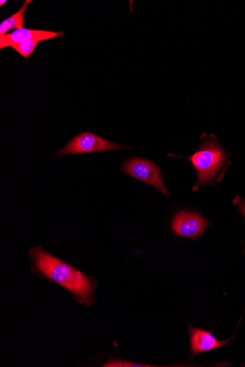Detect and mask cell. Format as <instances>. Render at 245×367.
<instances>
[{"label":"cell","mask_w":245,"mask_h":367,"mask_svg":"<svg viewBox=\"0 0 245 367\" xmlns=\"http://www.w3.org/2000/svg\"><path fill=\"white\" fill-rule=\"evenodd\" d=\"M41 41H43L39 38L31 39L19 44H17V45H14L11 48H13L16 52L20 54L22 57L25 58V59H28Z\"/></svg>","instance_id":"obj_9"},{"label":"cell","mask_w":245,"mask_h":367,"mask_svg":"<svg viewBox=\"0 0 245 367\" xmlns=\"http://www.w3.org/2000/svg\"><path fill=\"white\" fill-rule=\"evenodd\" d=\"M187 159L191 161L198 173L197 186L199 187L213 179L224 164L226 154L217 144L207 141Z\"/></svg>","instance_id":"obj_2"},{"label":"cell","mask_w":245,"mask_h":367,"mask_svg":"<svg viewBox=\"0 0 245 367\" xmlns=\"http://www.w3.org/2000/svg\"><path fill=\"white\" fill-rule=\"evenodd\" d=\"M29 254L32 271L36 275L65 288L77 303L86 306L94 303L97 281L94 277L76 270L41 246L32 248Z\"/></svg>","instance_id":"obj_1"},{"label":"cell","mask_w":245,"mask_h":367,"mask_svg":"<svg viewBox=\"0 0 245 367\" xmlns=\"http://www.w3.org/2000/svg\"><path fill=\"white\" fill-rule=\"evenodd\" d=\"M63 36L64 33L61 31L39 30L24 27L15 30L13 32L8 33L6 36L0 37V48L3 49L6 47H12L17 45V44L34 38H39L43 41Z\"/></svg>","instance_id":"obj_5"},{"label":"cell","mask_w":245,"mask_h":367,"mask_svg":"<svg viewBox=\"0 0 245 367\" xmlns=\"http://www.w3.org/2000/svg\"><path fill=\"white\" fill-rule=\"evenodd\" d=\"M129 148L114 142L109 141L91 132H84L74 137L65 147L54 155H78L94 152L129 149Z\"/></svg>","instance_id":"obj_3"},{"label":"cell","mask_w":245,"mask_h":367,"mask_svg":"<svg viewBox=\"0 0 245 367\" xmlns=\"http://www.w3.org/2000/svg\"><path fill=\"white\" fill-rule=\"evenodd\" d=\"M31 3V0H27L17 13L1 22L0 24V37L7 35L11 30L24 28L26 10Z\"/></svg>","instance_id":"obj_8"},{"label":"cell","mask_w":245,"mask_h":367,"mask_svg":"<svg viewBox=\"0 0 245 367\" xmlns=\"http://www.w3.org/2000/svg\"><path fill=\"white\" fill-rule=\"evenodd\" d=\"M241 210H242V212L243 213V214L245 216V203H242L240 204V206H239Z\"/></svg>","instance_id":"obj_10"},{"label":"cell","mask_w":245,"mask_h":367,"mask_svg":"<svg viewBox=\"0 0 245 367\" xmlns=\"http://www.w3.org/2000/svg\"><path fill=\"white\" fill-rule=\"evenodd\" d=\"M122 170L135 179L158 188L164 194L170 197L159 166L153 162L140 158H132L125 163Z\"/></svg>","instance_id":"obj_4"},{"label":"cell","mask_w":245,"mask_h":367,"mask_svg":"<svg viewBox=\"0 0 245 367\" xmlns=\"http://www.w3.org/2000/svg\"><path fill=\"white\" fill-rule=\"evenodd\" d=\"M173 230L182 237L196 238L206 227V221L197 214L181 212L175 215L172 225Z\"/></svg>","instance_id":"obj_6"},{"label":"cell","mask_w":245,"mask_h":367,"mask_svg":"<svg viewBox=\"0 0 245 367\" xmlns=\"http://www.w3.org/2000/svg\"><path fill=\"white\" fill-rule=\"evenodd\" d=\"M191 335V351L195 355L221 348L228 341H219L211 333L199 329L189 328Z\"/></svg>","instance_id":"obj_7"},{"label":"cell","mask_w":245,"mask_h":367,"mask_svg":"<svg viewBox=\"0 0 245 367\" xmlns=\"http://www.w3.org/2000/svg\"><path fill=\"white\" fill-rule=\"evenodd\" d=\"M7 3H8L7 0H5V1H3V0H1V1H0V7H3Z\"/></svg>","instance_id":"obj_11"}]
</instances>
